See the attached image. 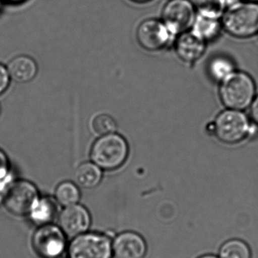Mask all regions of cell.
I'll return each mask as SVG.
<instances>
[{
	"instance_id": "cell-8",
	"label": "cell",
	"mask_w": 258,
	"mask_h": 258,
	"mask_svg": "<svg viewBox=\"0 0 258 258\" xmlns=\"http://www.w3.org/2000/svg\"><path fill=\"white\" fill-rule=\"evenodd\" d=\"M38 199L36 186L30 182L20 180L8 188L5 194L4 204L10 213L24 216L30 214Z\"/></svg>"
},
{
	"instance_id": "cell-10",
	"label": "cell",
	"mask_w": 258,
	"mask_h": 258,
	"mask_svg": "<svg viewBox=\"0 0 258 258\" xmlns=\"http://www.w3.org/2000/svg\"><path fill=\"white\" fill-rule=\"evenodd\" d=\"M90 225L89 212L80 205L67 206L59 217V227L70 237L74 238L86 233Z\"/></svg>"
},
{
	"instance_id": "cell-9",
	"label": "cell",
	"mask_w": 258,
	"mask_h": 258,
	"mask_svg": "<svg viewBox=\"0 0 258 258\" xmlns=\"http://www.w3.org/2000/svg\"><path fill=\"white\" fill-rule=\"evenodd\" d=\"M136 36L141 46L148 51L162 49L175 37L163 21L156 19L145 20L141 23Z\"/></svg>"
},
{
	"instance_id": "cell-23",
	"label": "cell",
	"mask_w": 258,
	"mask_h": 258,
	"mask_svg": "<svg viewBox=\"0 0 258 258\" xmlns=\"http://www.w3.org/2000/svg\"><path fill=\"white\" fill-rule=\"evenodd\" d=\"M9 84V74L7 70L0 64V95L3 94Z\"/></svg>"
},
{
	"instance_id": "cell-1",
	"label": "cell",
	"mask_w": 258,
	"mask_h": 258,
	"mask_svg": "<svg viewBox=\"0 0 258 258\" xmlns=\"http://www.w3.org/2000/svg\"><path fill=\"white\" fill-rule=\"evenodd\" d=\"M222 27L237 38H249L258 33V3L240 1L229 5L221 18Z\"/></svg>"
},
{
	"instance_id": "cell-21",
	"label": "cell",
	"mask_w": 258,
	"mask_h": 258,
	"mask_svg": "<svg viewBox=\"0 0 258 258\" xmlns=\"http://www.w3.org/2000/svg\"><path fill=\"white\" fill-rule=\"evenodd\" d=\"M115 119L107 114H100L94 118L92 122V128L96 135H104L114 133L116 130Z\"/></svg>"
},
{
	"instance_id": "cell-4",
	"label": "cell",
	"mask_w": 258,
	"mask_h": 258,
	"mask_svg": "<svg viewBox=\"0 0 258 258\" xmlns=\"http://www.w3.org/2000/svg\"><path fill=\"white\" fill-rule=\"evenodd\" d=\"M218 139L225 144H234L245 139L251 133L248 118L240 110H230L218 115L213 125Z\"/></svg>"
},
{
	"instance_id": "cell-17",
	"label": "cell",
	"mask_w": 258,
	"mask_h": 258,
	"mask_svg": "<svg viewBox=\"0 0 258 258\" xmlns=\"http://www.w3.org/2000/svg\"><path fill=\"white\" fill-rule=\"evenodd\" d=\"M194 5L198 15L221 19L230 3L229 0H195Z\"/></svg>"
},
{
	"instance_id": "cell-11",
	"label": "cell",
	"mask_w": 258,
	"mask_h": 258,
	"mask_svg": "<svg viewBox=\"0 0 258 258\" xmlns=\"http://www.w3.org/2000/svg\"><path fill=\"white\" fill-rule=\"evenodd\" d=\"M115 258H145L147 244L141 235L133 231L120 233L112 242Z\"/></svg>"
},
{
	"instance_id": "cell-25",
	"label": "cell",
	"mask_w": 258,
	"mask_h": 258,
	"mask_svg": "<svg viewBox=\"0 0 258 258\" xmlns=\"http://www.w3.org/2000/svg\"><path fill=\"white\" fill-rule=\"evenodd\" d=\"M198 258H220L219 256L215 255V254H204Z\"/></svg>"
},
{
	"instance_id": "cell-15",
	"label": "cell",
	"mask_w": 258,
	"mask_h": 258,
	"mask_svg": "<svg viewBox=\"0 0 258 258\" xmlns=\"http://www.w3.org/2000/svg\"><path fill=\"white\" fill-rule=\"evenodd\" d=\"M222 23L220 19L209 18L197 14L196 18L192 27V31L203 40H212L221 32Z\"/></svg>"
},
{
	"instance_id": "cell-18",
	"label": "cell",
	"mask_w": 258,
	"mask_h": 258,
	"mask_svg": "<svg viewBox=\"0 0 258 258\" xmlns=\"http://www.w3.org/2000/svg\"><path fill=\"white\" fill-rule=\"evenodd\" d=\"M220 258H251L249 245L241 239H230L221 245Z\"/></svg>"
},
{
	"instance_id": "cell-28",
	"label": "cell",
	"mask_w": 258,
	"mask_h": 258,
	"mask_svg": "<svg viewBox=\"0 0 258 258\" xmlns=\"http://www.w3.org/2000/svg\"><path fill=\"white\" fill-rule=\"evenodd\" d=\"M242 1L255 2V3H258V0H242Z\"/></svg>"
},
{
	"instance_id": "cell-19",
	"label": "cell",
	"mask_w": 258,
	"mask_h": 258,
	"mask_svg": "<svg viewBox=\"0 0 258 258\" xmlns=\"http://www.w3.org/2000/svg\"><path fill=\"white\" fill-rule=\"evenodd\" d=\"M80 198L78 188L71 182H63L56 188V200L59 204L65 207L77 204Z\"/></svg>"
},
{
	"instance_id": "cell-24",
	"label": "cell",
	"mask_w": 258,
	"mask_h": 258,
	"mask_svg": "<svg viewBox=\"0 0 258 258\" xmlns=\"http://www.w3.org/2000/svg\"><path fill=\"white\" fill-rule=\"evenodd\" d=\"M251 116L254 122L258 125V96L251 103Z\"/></svg>"
},
{
	"instance_id": "cell-13",
	"label": "cell",
	"mask_w": 258,
	"mask_h": 258,
	"mask_svg": "<svg viewBox=\"0 0 258 258\" xmlns=\"http://www.w3.org/2000/svg\"><path fill=\"white\" fill-rule=\"evenodd\" d=\"M9 77L17 83L31 81L37 73V66L34 60L27 56H18L8 66Z\"/></svg>"
},
{
	"instance_id": "cell-16",
	"label": "cell",
	"mask_w": 258,
	"mask_h": 258,
	"mask_svg": "<svg viewBox=\"0 0 258 258\" xmlns=\"http://www.w3.org/2000/svg\"><path fill=\"white\" fill-rule=\"evenodd\" d=\"M101 171L95 164H82L75 172V180L82 187L91 189L96 186L101 181Z\"/></svg>"
},
{
	"instance_id": "cell-22",
	"label": "cell",
	"mask_w": 258,
	"mask_h": 258,
	"mask_svg": "<svg viewBox=\"0 0 258 258\" xmlns=\"http://www.w3.org/2000/svg\"><path fill=\"white\" fill-rule=\"evenodd\" d=\"M9 162L6 154L0 150V192L9 186Z\"/></svg>"
},
{
	"instance_id": "cell-14",
	"label": "cell",
	"mask_w": 258,
	"mask_h": 258,
	"mask_svg": "<svg viewBox=\"0 0 258 258\" xmlns=\"http://www.w3.org/2000/svg\"><path fill=\"white\" fill-rule=\"evenodd\" d=\"M58 207L55 200L48 197L38 199L30 211V219L39 226L51 224L57 216Z\"/></svg>"
},
{
	"instance_id": "cell-5",
	"label": "cell",
	"mask_w": 258,
	"mask_h": 258,
	"mask_svg": "<svg viewBox=\"0 0 258 258\" xmlns=\"http://www.w3.org/2000/svg\"><path fill=\"white\" fill-rule=\"evenodd\" d=\"M69 258H112V242L106 235L86 233L73 239L68 247Z\"/></svg>"
},
{
	"instance_id": "cell-26",
	"label": "cell",
	"mask_w": 258,
	"mask_h": 258,
	"mask_svg": "<svg viewBox=\"0 0 258 258\" xmlns=\"http://www.w3.org/2000/svg\"><path fill=\"white\" fill-rule=\"evenodd\" d=\"M131 1L134 2V3H145L147 2L151 1V0H131Z\"/></svg>"
},
{
	"instance_id": "cell-6",
	"label": "cell",
	"mask_w": 258,
	"mask_h": 258,
	"mask_svg": "<svg viewBox=\"0 0 258 258\" xmlns=\"http://www.w3.org/2000/svg\"><path fill=\"white\" fill-rule=\"evenodd\" d=\"M196 16L195 5L189 0H169L162 11V21L177 36L192 29Z\"/></svg>"
},
{
	"instance_id": "cell-2",
	"label": "cell",
	"mask_w": 258,
	"mask_h": 258,
	"mask_svg": "<svg viewBox=\"0 0 258 258\" xmlns=\"http://www.w3.org/2000/svg\"><path fill=\"white\" fill-rule=\"evenodd\" d=\"M255 95V85L245 73L233 72L222 82L221 97L226 107L242 110L251 105Z\"/></svg>"
},
{
	"instance_id": "cell-12",
	"label": "cell",
	"mask_w": 258,
	"mask_h": 258,
	"mask_svg": "<svg viewBox=\"0 0 258 258\" xmlns=\"http://www.w3.org/2000/svg\"><path fill=\"white\" fill-rule=\"evenodd\" d=\"M205 42L192 30L183 32L176 40V52L183 61H196L204 54Z\"/></svg>"
},
{
	"instance_id": "cell-27",
	"label": "cell",
	"mask_w": 258,
	"mask_h": 258,
	"mask_svg": "<svg viewBox=\"0 0 258 258\" xmlns=\"http://www.w3.org/2000/svg\"><path fill=\"white\" fill-rule=\"evenodd\" d=\"M9 2H12V3H18V2L23 1V0H8Z\"/></svg>"
},
{
	"instance_id": "cell-7",
	"label": "cell",
	"mask_w": 258,
	"mask_h": 258,
	"mask_svg": "<svg viewBox=\"0 0 258 258\" xmlns=\"http://www.w3.org/2000/svg\"><path fill=\"white\" fill-rule=\"evenodd\" d=\"M65 236L54 224L39 226L32 239L33 249L41 258H59L66 248Z\"/></svg>"
},
{
	"instance_id": "cell-20",
	"label": "cell",
	"mask_w": 258,
	"mask_h": 258,
	"mask_svg": "<svg viewBox=\"0 0 258 258\" xmlns=\"http://www.w3.org/2000/svg\"><path fill=\"white\" fill-rule=\"evenodd\" d=\"M209 71L215 80L223 82L234 72V65L225 57H216L211 62Z\"/></svg>"
},
{
	"instance_id": "cell-3",
	"label": "cell",
	"mask_w": 258,
	"mask_h": 258,
	"mask_svg": "<svg viewBox=\"0 0 258 258\" xmlns=\"http://www.w3.org/2000/svg\"><path fill=\"white\" fill-rule=\"evenodd\" d=\"M128 144L124 138L112 133L101 136L91 150L94 163L106 170H114L123 165L128 156Z\"/></svg>"
}]
</instances>
